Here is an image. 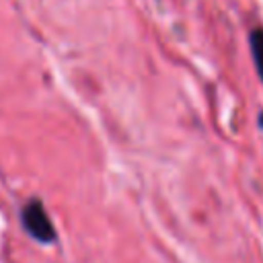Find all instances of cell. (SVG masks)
Here are the masks:
<instances>
[{"instance_id": "cell-1", "label": "cell", "mask_w": 263, "mask_h": 263, "mask_svg": "<svg viewBox=\"0 0 263 263\" xmlns=\"http://www.w3.org/2000/svg\"><path fill=\"white\" fill-rule=\"evenodd\" d=\"M21 222L31 238H35L43 245H49L55 240V228L51 224V218H49L43 201H39V199L27 201L25 208L21 210Z\"/></svg>"}, {"instance_id": "cell-2", "label": "cell", "mask_w": 263, "mask_h": 263, "mask_svg": "<svg viewBox=\"0 0 263 263\" xmlns=\"http://www.w3.org/2000/svg\"><path fill=\"white\" fill-rule=\"evenodd\" d=\"M249 41H251V53H253L257 74L263 80V27L253 29L251 35H249Z\"/></svg>"}]
</instances>
